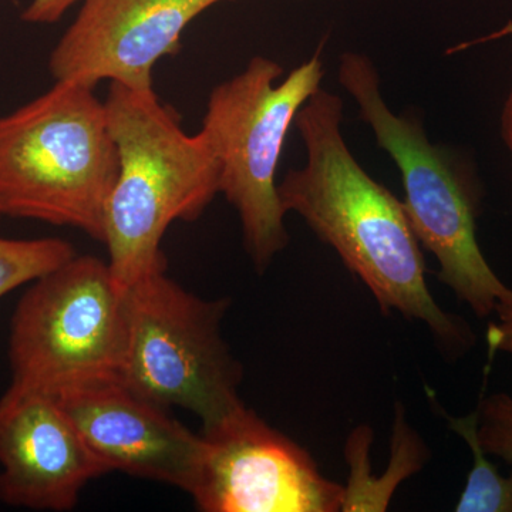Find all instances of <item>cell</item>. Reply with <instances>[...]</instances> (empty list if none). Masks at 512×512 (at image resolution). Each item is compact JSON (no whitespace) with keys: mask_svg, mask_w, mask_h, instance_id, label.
Returning <instances> with one entry per match:
<instances>
[{"mask_svg":"<svg viewBox=\"0 0 512 512\" xmlns=\"http://www.w3.org/2000/svg\"><path fill=\"white\" fill-rule=\"evenodd\" d=\"M343 101L320 89L296 114L306 163L278 184L286 214L296 212L335 249L372 293L383 315L399 312L429 328L446 355L463 356L476 335L440 308L426 281V261L403 201L357 163L342 133Z\"/></svg>","mask_w":512,"mask_h":512,"instance_id":"6da1fadb","label":"cell"},{"mask_svg":"<svg viewBox=\"0 0 512 512\" xmlns=\"http://www.w3.org/2000/svg\"><path fill=\"white\" fill-rule=\"evenodd\" d=\"M104 104L120 157L104 244L117 284L127 289L167 268L165 232L175 221L204 214L220 194V165L200 131L185 133L178 114L153 89L110 83Z\"/></svg>","mask_w":512,"mask_h":512,"instance_id":"7a4b0ae2","label":"cell"},{"mask_svg":"<svg viewBox=\"0 0 512 512\" xmlns=\"http://www.w3.org/2000/svg\"><path fill=\"white\" fill-rule=\"evenodd\" d=\"M120 170L106 104L89 84L56 80L0 117V215L106 238Z\"/></svg>","mask_w":512,"mask_h":512,"instance_id":"3957f363","label":"cell"},{"mask_svg":"<svg viewBox=\"0 0 512 512\" xmlns=\"http://www.w3.org/2000/svg\"><path fill=\"white\" fill-rule=\"evenodd\" d=\"M338 79L355 99L360 120L372 128L377 146L399 168L404 210L421 247L439 262V281L478 318L493 315L507 285L478 244L483 192L477 175L454 151L431 144L420 119L389 109L380 93L379 72L369 57L343 53Z\"/></svg>","mask_w":512,"mask_h":512,"instance_id":"277c9868","label":"cell"},{"mask_svg":"<svg viewBox=\"0 0 512 512\" xmlns=\"http://www.w3.org/2000/svg\"><path fill=\"white\" fill-rule=\"evenodd\" d=\"M275 60L252 57L214 87L200 133L220 165V194L238 212L244 247L259 274L289 244L276 171L296 114L322 84L320 52L279 82Z\"/></svg>","mask_w":512,"mask_h":512,"instance_id":"5b68a950","label":"cell"},{"mask_svg":"<svg viewBox=\"0 0 512 512\" xmlns=\"http://www.w3.org/2000/svg\"><path fill=\"white\" fill-rule=\"evenodd\" d=\"M229 305L188 292L167 268L141 276L126 289L121 382L163 409L190 410L202 426L244 403V370L221 333Z\"/></svg>","mask_w":512,"mask_h":512,"instance_id":"8992f818","label":"cell"},{"mask_svg":"<svg viewBox=\"0 0 512 512\" xmlns=\"http://www.w3.org/2000/svg\"><path fill=\"white\" fill-rule=\"evenodd\" d=\"M126 326V289L109 262L74 255L33 281L13 312L12 383L55 394L119 377Z\"/></svg>","mask_w":512,"mask_h":512,"instance_id":"52a82bcc","label":"cell"},{"mask_svg":"<svg viewBox=\"0 0 512 512\" xmlns=\"http://www.w3.org/2000/svg\"><path fill=\"white\" fill-rule=\"evenodd\" d=\"M343 485L309 451L241 403L202 426L188 494L204 512H336Z\"/></svg>","mask_w":512,"mask_h":512,"instance_id":"ba28073f","label":"cell"},{"mask_svg":"<svg viewBox=\"0 0 512 512\" xmlns=\"http://www.w3.org/2000/svg\"><path fill=\"white\" fill-rule=\"evenodd\" d=\"M79 15L50 55L56 80H101L153 89L158 60L180 52L181 36L205 10L232 0H82Z\"/></svg>","mask_w":512,"mask_h":512,"instance_id":"9c48e42d","label":"cell"},{"mask_svg":"<svg viewBox=\"0 0 512 512\" xmlns=\"http://www.w3.org/2000/svg\"><path fill=\"white\" fill-rule=\"evenodd\" d=\"M52 394L10 384L0 399V501L69 511L84 487L109 474Z\"/></svg>","mask_w":512,"mask_h":512,"instance_id":"30bf717a","label":"cell"},{"mask_svg":"<svg viewBox=\"0 0 512 512\" xmlns=\"http://www.w3.org/2000/svg\"><path fill=\"white\" fill-rule=\"evenodd\" d=\"M52 396L110 473L121 471L190 491L200 434L173 419L167 409L138 396L119 377Z\"/></svg>","mask_w":512,"mask_h":512,"instance_id":"8fae6325","label":"cell"},{"mask_svg":"<svg viewBox=\"0 0 512 512\" xmlns=\"http://www.w3.org/2000/svg\"><path fill=\"white\" fill-rule=\"evenodd\" d=\"M450 429L461 437L473 454V467L456 504L457 512H512V471L500 473L481 447L477 412L463 417L446 416Z\"/></svg>","mask_w":512,"mask_h":512,"instance_id":"7c38bea8","label":"cell"},{"mask_svg":"<svg viewBox=\"0 0 512 512\" xmlns=\"http://www.w3.org/2000/svg\"><path fill=\"white\" fill-rule=\"evenodd\" d=\"M74 255L73 245L60 238L0 237V298L19 286L32 284Z\"/></svg>","mask_w":512,"mask_h":512,"instance_id":"4fadbf2b","label":"cell"},{"mask_svg":"<svg viewBox=\"0 0 512 512\" xmlns=\"http://www.w3.org/2000/svg\"><path fill=\"white\" fill-rule=\"evenodd\" d=\"M478 441L485 453L512 466V394L481 397L477 407Z\"/></svg>","mask_w":512,"mask_h":512,"instance_id":"5bb4252c","label":"cell"},{"mask_svg":"<svg viewBox=\"0 0 512 512\" xmlns=\"http://www.w3.org/2000/svg\"><path fill=\"white\" fill-rule=\"evenodd\" d=\"M493 315L495 319L488 325L485 340L488 353H507L512 356V289L505 288L498 296Z\"/></svg>","mask_w":512,"mask_h":512,"instance_id":"9a60e30c","label":"cell"},{"mask_svg":"<svg viewBox=\"0 0 512 512\" xmlns=\"http://www.w3.org/2000/svg\"><path fill=\"white\" fill-rule=\"evenodd\" d=\"M77 2L82 0H32L23 10L22 19L33 25H52L59 22Z\"/></svg>","mask_w":512,"mask_h":512,"instance_id":"2e32d148","label":"cell"},{"mask_svg":"<svg viewBox=\"0 0 512 512\" xmlns=\"http://www.w3.org/2000/svg\"><path fill=\"white\" fill-rule=\"evenodd\" d=\"M501 136H503L505 147L510 153L512 167V87L505 99L503 111H501Z\"/></svg>","mask_w":512,"mask_h":512,"instance_id":"e0dca14e","label":"cell"},{"mask_svg":"<svg viewBox=\"0 0 512 512\" xmlns=\"http://www.w3.org/2000/svg\"><path fill=\"white\" fill-rule=\"evenodd\" d=\"M0 220H2V215H0Z\"/></svg>","mask_w":512,"mask_h":512,"instance_id":"ac0fdd59","label":"cell"}]
</instances>
